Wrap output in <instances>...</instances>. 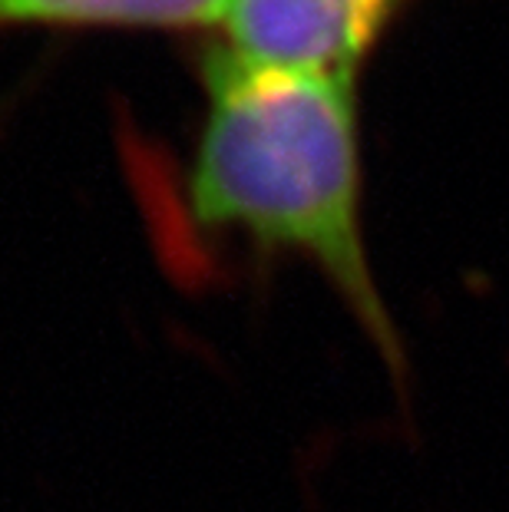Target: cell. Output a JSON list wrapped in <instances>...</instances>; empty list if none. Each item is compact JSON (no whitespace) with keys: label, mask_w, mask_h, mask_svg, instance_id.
<instances>
[{"label":"cell","mask_w":509,"mask_h":512,"mask_svg":"<svg viewBox=\"0 0 509 512\" xmlns=\"http://www.w3.org/2000/svg\"><path fill=\"white\" fill-rule=\"evenodd\" d=\"M410 0H222V47L262 67L354 83Z\"/></svg>","instance_id":"obj_2"},{"label":"cell","mask_w":509,"mask_h":512,"mask_svg":"<svg viewBox=\"0 0 509 512\" xmlns=\"http://www.w3.org/2000/svg\"><path fill=\"white\" fill-rule=\"evenodd\" d=\"M222 0H0V30L30 24L67 27H192L215 24Z\"/></svg>","instance_id":"obj_3"},{"label":"cell","mask_w":509,"mask_h":512,"mask_svg":"<svg viewBox=\"0 0 509 512\" xmlns=\"http://www.w3.org/2000/svg\"><path fill=\"white\" fill-rule=\"evenodd\" d=\"M202 83L209 110L182 185L192 232L311 265L404 384V337L367 252L354 83L262 67L222 43Z\"/></svg>","instance_id":"obj_1"}]
</instances>
